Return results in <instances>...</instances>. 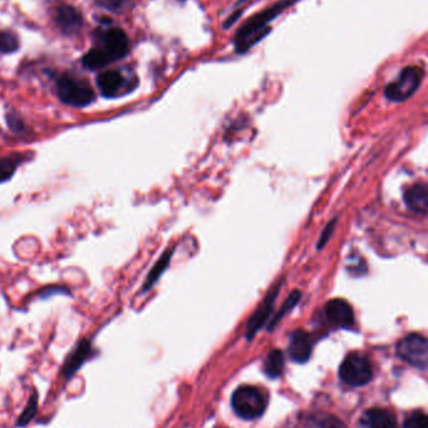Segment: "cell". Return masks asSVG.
<instances>
[{"label": "cell", "instance_id": "cell-11", "mask_svg": "<svg viewBox=\"0 0 428 428\" xmlns=\"http://www.w3.org/2000/svg\"><path fill=\"white\" fill-rule=\"evenodd\" d=\"M313 340L303 329L294 331L291 335L288 352L294 362L305 364L312 356Z\"/></svg>", "mask_w": 428, "mask_h": 428}, {"label": "cell", "instance_id": "cell-22", "mask_svg": "<svg viewBox=\"0 0 428 428\" xmlns=\"http://www.w3.org/2000/svg\"><path fill=\"white\" fill-rule=\"evenodd\" d=\"M403 428H428L427 416L421 411L414 412L407 417Z\"/></svg>", "mask_w": 428, "mask_h": 428}, {"label": "cell", "instance_id": "cell-24", "mask_svg": "<svg viewBox=\"0 0 428 428\" xmlns=\"http://www.w3.org/2000/svg\"><path fill=\"white\" fill-rule=\"evenodd\" d=\"M314 423H315L314 428H347L343 422L337 420L335 417H330V416L318 418V421H314Z\"/></svg>", "mask_w": 428, "mask_h": 428}, {"label": "cell", "instance_id": "cell-14", "mask_svg": "<svg viewBox=\"0 0 428 428\" xmlns=\"http://www.w3.org/2000/svg\"><path fill=\"white\" fill-rule=\"evenodd\" d=\"M359 428H398L392 412L385 408L368 409L359 421Z\"/></svg>", "mask_w": 428, "mask_h": 428}, {"label": "cell", "instance_id": "cell-17", "mask_svg": "<svg viewBox=\"0 0 428 428\" xmlns=\"http://www.w3.org/2000/svg\"><path fill=\"white\" fill-rule=\"evenodd\" d=\"M284 355L280 350H271L264 361V371L270 379H278L284 371Z\"/></svg>", "mask_w": 428, "mask_h": 428}, {"label": "cell", "instance_id": "cell-26", "mask_svg": "<svg viewBox=\"0 0 428 428\" xmlns=\"http://www.w3.org/2000/svg\"><path fill=\"white\" fill-rule=\"evenodd\" d=\"M128 0H95V3L100 5V7L104 8L107 10H113L116 12L118 9L124 7V4L127 3Z\"/></svg>", "mask_w": 428, "mask_h": 428}, {"label": "cell", "instance_id": "cell-18", "mask_svg": "<svg viewBox=\"0 0 428 428\" xmlns=\"http://www.w3.org/2000/svg\"><path fill=\"white\" fill-rule=\"evenodd\" d=\"M109 63H112V60L109 59V56L101 49V48H95L88 51L87 54L82 59V64L88 69V71H97L107 67Z\"/></svg>", "mask_w": 428, "mask_h": 428}, {"label": "cell", "instance_id": "cell-15", "mask_svg": "<svg viewBox=\"0 0 428 428\" xmlns=\"http://www.w3.org/2000/svg\"><path fill=\"white\" fill-rule=\"evenodd\" d=\"M91 353H92L91 343L88 342L87 340L80 341L78 343V346L73 350L71 356L67 358L66 364H65V367H63L65 377L68 379V377H71L72 374H74L80 366L86 362L88 357L91 356Z\"/></svg>", "mask_w": 428, "mask_h": 428}, {"label": "cell", "instance_id": "cell-23", "mask_svg": "<svg viewBox=\"0 0 428 428\" xmlns=\"http://www.w3.org/2000/svg\"><path fill=\"white\" fill-rule=\"evenodd\" d=\"M36 403H38V402H36V396H34L33 399H30V403H28V406L25 408V411H24L22 416L19 417V422H18L19 426H25V425L32 420V417H33L36 412Z\"/></svg>", "mask_w": 428, "mask_h": 428}, {"label": "cell", "instance_id": "cell-13", "mask_svg": "<svg viewBox=\"0 0 428 428\" xmlns=\"http://www.w3.org/2000/svg\"><path fill=\"white\" fill-rule=\"evenodd\" d=\"M403 200L407 208L414 213L426 215L428 209V187L426 183H416L405 192Z\"/></svg>", "mask_w": 428, "mask_h": 428}, {"label": "cell", "instance_id": "cell-5", "mask_svg": "<svg viewBox=\"0 0 428 428\" xmlns=\"http://www.w3.org/2000/svg\"><path fill=\"white\" fill-rule=\"evenodd\" d=\"M339 376L341 381L352 387L367 385L373 376L370 359L359 353H350L341 364Z\"/></svg>", "mask_w": 428, "mask_h": 428}, {"label": "cell", "instance_id": "cell-16", "mask_svg": "<svg viewBox=\"0 0 428 428\" xmlns=\"http://www.w3.org/2000/svg\"><path fill=\"white\" fill-rule=\"evenodd\" d=\"M174 254V248H170L164 252V254L161 256L160 259L153 265V270L148 272L147 277H146L144 285H142V292H147L153 288L155 283L160 279L161 276L164 274V272L168 268V264L171 262V258Z\"/></svg>", "mask_w": 428, "mask_h": 428}, {"label": "cell", "instance_id": "cell-12", "mask_svg": "<svg viewBox=\"0 0 428 428\" xmlns=\"http://www.w3.org/2000/svg\"><path fill=\"white\" fill-rule=\"evenodd\" d=\"M56 22L58 24L59 29L67 36H73L78 33L83 25L80 12L68 4H62L57 8Z\"/></svg>", "mask_w": 428, "mask_h": 428}, {"label": "cell", "instance_id": "cell-9", "mask_svg": "<svg viewBox=\"0 0 428 428\" xmlns=\"http://www.w3.org/2000/svg\"><path fill=\"white\" fill-rule=\"evenodd\" d=\"M102 47H100L112 62L122 59L130 50V42L122 29L111 28L106 30L102 36Z\"/></svg>", "mask_w": 428, "mask_h": 428}, {"label": "cell", "instance_id": "cell-8", "mask_svg": "<svg viewBox=\"0 0 428 428\" xmlns=\"http://www.w3.org/2000/svg\"><path fill=\"white\" fill-rule=\"evenodd\" d=\"M97 86L103 97L115 98L121 94L128 93L136 86H132V79L124 78L118 71H103L97 78Z\"/></svg>", "mask_w": 428, "mask_h": 428}, {"label": "cell", "instance_id": "cell-21", "mask_svg": "<svg viewBox=\"0 0 428 428\" xmlns=\"http://www.w3.org/2000/svg\"><path fill=\"white\" fill-rule=\"evenodd\" d=\"M19 48L18 36L12 32H0V51L13 53Z\"/></svg>", "mask_w": 428, "mask_h": 428}, {"label": "cell", "instance_id": "cell-19", "mask_svg": "<svg viewBox=\"0 0 428 428\" xmlns=\"http://www.w3.org/2000/svg\"><path fill=\"white\" fill-rule=\"evenodd\" d=\"M300 297H302V293L299 292V291H293V292L291 293L289 298L284 302V305L282 306V308H280V311L278 312V314L274 317V320L270 323V329H274L276 326V323L280 321L285 314L289 313L291 309L297 306V303H299V300H300Z\"/></svg>", "mask_w": 428, "mask_h": 428}, {"label": "cell", "instance_id": "cell-7", "mask_svg": "<svg viewBox=\"0 0 428 428\" xmlns=\"http://www.w3.org/2000/svg\"><path fill=\"white\" fill-rule=\"evenodd\" d=\"M282 285H283V281L275 283V285L269 291V293H267V296H265V298L260 303V306L256 308V311L250 317L247 326V340H253L254 335L258 333V331H260L262 326L268 322L269 317L273 312V308H274V303H275V300L278 298V294L282 289Z\"/></svg>", "mask_w": 428, "mask_h": 428}, {"label": "cell", "instance_id": "cell-4", "mask_svg": "<svg viewBox=\"0 0 428 428\" xmlns=\"http://www.w3.org/2000/svg\"><path fill=\"white\" fill-rule=\"evenodd\" d=\"M425 71L420 67H407L398 78L385 86V97L392 102H405L421 86Z\"/></svg>", "mask_w": 428, "mask_h": 428}, {"label": "cell", "instance_id": "cell-6", "mask_svg": "<svg viewBox=\"0 0 428 428\" xmlns=\"http://www.w3.org/2000/svg\"><path fill=\"white\" fill-rule=\"evenodd\" d=\"M398 356L407 364L425 371L428 364L427 340L421 335H407L397 344Z\"/></svg>", "mask_w": 428, "mask_h": 428}, {"label": "cell", "instance_id": "cell-25", "mask_svg": "<svg viewBox=\"0 0 428 428\" xmlns=\"http://www.w3.org/2000/svg\"><path fill=\"white\" fill-rule=\"evenodd\" d=\"M335 222H337V219L329 222L327 226H326V228L323 229V232H322V235H320L319 241H318V244H317V248H318V250L324 248L328 241L330 239V237L333 235L334 229H335Z\"/></svg>", "mask_w": 428, "mask_h": 428}, {"label": "cell", "instance_id": "cell-1", "mask_svg": "<svg viewBox=\"0 0 428 428\" xmlns=\"http://www.w3.org/2000/svg\"><path fill=\"white\" fill-rule=\"evenodd\" d=\"M295 0H282L273 7L267 8L264 12L254 15L245 23L235 36V47L238 51H245L250 47L262 40L269 32V23L280 14L285 8L291 7Z\"/></svg>", "mask_w": 428, "mask_h": 428}, {"label": "cell", "instance_id": "cell-10", "mask_svg": "<svg viewBox=\"0 0 428 428\" xmlns=\"http://www.w3.org/2000/svg\"><path fill=\"white\" fill-rule=\"evenodd\" d=\"M324 313L328 322L337 329H349L354 324V311L347 300L334 298L326 305Z\"/></svg>", "mask_w": 428, "mask_h": 428}, {"label": "cell", "instance_id": "cell-2", "mask_svg": "<svg viewBox=\"0 0 428 428\" xmlns=\"http://www.w3.org/2000/svg\"><path fill=\"white\" fill-rule=\"evenodd\" d=\"M59 99L71 107H87L95 100V92L87 82L63 75L57 83Z\"/></svg>", "mask_w": 428, "mask_h": 428}, {"label": "cell", "instance_id": "cell-20", "mask_svg": "<svg viewBox=\"0 0 428 428\" xmlns=\"http://www.w3.org/2000/svg\"><path fill=\"white\" fill-rule=\"evenodd\" d=\"M19 160L14 157L0 158V183H4L14 176Z\"/></svg>", "mask_w": 428, "mask_h": 428}, {"label": "cell", "instance_id": "cell-3", "mask_svg": "<svg viewBox=\"0 0 428 428\" xmlns=\"http://www.w3.org/2000/svg\"><path fill=\"white\" fill-rule=\"evenodd\" d=\"M232 403L236 414L244 420L258 418L267 407L264 394L251 385L239 387L232 394Z\"/></svg>", "mask_w": 428, "mask_h": 428}]
</instances>
